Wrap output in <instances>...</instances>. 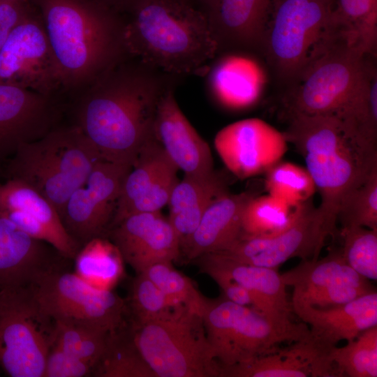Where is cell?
<instances>
[{
    "label": "cell",
    "mask_w": 377,
    "mask_h": 377,
    "mask_svg": "<svg viewBox=\"0 0 377 377\" xmlns=\"http://www.w3.org/2000/svg\"><path fill=\"white\" fill-rule=\"evenodd\" d=\"M202 318L221 370L276 352L281 343L297 341L309 334L304 323L266 315L223 295L207 299Z\"/></svg>",
    "instance_id": "8992f818"
},
{
    "label": "cell",
    "mask_w": 377,
    "mask_h": 377,
    "mask_svg": "<svg viewBox=\"0 0 377 377\" xmlns=\"http://www.w3.org/2000/svg\"><path fill=\"white\" fill-rule=\"evenodd\" d=\"M126 304L130 320L138 326L166 319L186 310L175 305L144 273L136 274L133 279Z\"/></svg>",
    "instance_id": "d590c367"
},
{
    "label": "cell",
    "mask_w": 377,
    "mask_h": 377,
    "mask_svg": "<svg viewBox=\"0 0 377 377\" xmlns=\"http://www.w3.org/2000/svg\"><path fill=\"white\" fill-rule=\"evenodd\" d=\"M125 17L131 55L165 73L204 76L217 54L205 15L185 0H143Z\"/></svg>",
    "instance_id": "3957f363"
},
{
    "label": "cell",
    "mask_w": 377,
    "mask_h": 377,
    "mask_svg": "<svg viewBox=\"0 0 377 377\" xmlns=\"http://www.w3.org/2000/svg\"><path fill=\"white\" fill-rule=\"evenodd\" d=\"M176 87L161 96L154 122V135L164 151L184 175H204L214 171L212 151L179 108Z\"/></svg>",
    "instance_id": "ffe728a7"
},
{
    "label": "cell",
    "mask_w": 377,
    "mask_h": 377,
    "mask_svg": "<svg viewBox=\"0 0 377 377\" xmlns=\"http://www.w3.org/2000/svg\"><path fill=\"white\" fill-rule=\"evenodd\" d=\"M55 321L30 286L0 290V367L11 377H43Z\"/></svg>",
    "instance_id": "30bf717a"
},
{
    "label": "cell",
    "mask_w": 377,
    "mask_h": 377,
    "mask_svg": "<svg viewBox=\"0 0 377 377\" xmlns=\"http://www.w3.org/2000/svg\"><path fill=\"white\" fill-rule=\"evenodd\" d=\"M330 357L339 377H376L377 325L342 347H333Z\"/></svg>",
    "instance_id": "e575fe53"
},
{
    "label": "cell",
    "mask_w": 377,
    "mask_h": 377,
    "mask_svg": "<svg viewBox=\"0 0 377 377\" xmlns=\"http://www.w3.org/2000/svg\"><path fill=\"white\" fill-rule=\"evenodd\" d=\"M335 0H273L262 52L276 80L293 86L331 35Z\"/></svg>",
    "instance_id": "52a82bcc"
},
{
    "label": "cell",
    "mask_w": 377,
    "mask_h": 377,
    "mask_svg": "<svg viewBox=\"0 0 377 377\" xmlns=\"http://www.w3.org/2000/svg\"><path fill=\"white\" fill-rule=\"evenodd\" d=\"M281 274L286 287L293 288L292 310L329 308L376 290L368 279L348 265L341 249L320 259L302 260Z\"/></svg>",
    "instance_id": "4fadbf2b"
},
{
    "label": "cell",
    "mask_w": 377,
    "mask_h": 377,
    "mask_svg": "<svg viewBox=\"0 0 377 377\" xmlns=\"http://www.w3.org/2000/svg\"><path fill=\"white\" fill-rule=\"evenodd\" d=\"M131 167L98 161L84 185L68 198L60 218L69 235L82 246L105 237L112 221L123 180Z\"/></svg>",
    "instance_id": "5bb4252c"
},
{
    "label": "cell",
    "mask_w": 377,
    "mask_h": 377,
    "mask_svg": "<svg viewBox=\"0 0 377 377\" xmlns=\"http://www.w3.org/2000/svg\"><path fill=\"white\" fill-rule=\"evenodd\" d=\"M254 194L229 191L218 196L208 206L197 228L180 246V256L187 261L223 251L236 241L241 233L243 209Z\"/></svg>",
    "instance_id": "d4e9b609"
},
{
    "label": "cell",
    "mask_w": 377,
    "mask_h": 377,
    "mask_svg": "<svg viewBox=\"0 0 377 377\" xmlns=\"http://www.w3.org/2000/svg\"><path fill=\"white\" fill-rule=\"evenodd\" d=\"M332 116L358 145L377 151V71L373 62L369 61L360 84Z\"/></svg>",
    "instance_id": "83f0119b"
},
{
    "label": "cell",
    "mask_w": 377,
    "mask_h": 377,
    "mask_svg": "<svg viewBox=\"0 0 377 377\" xmlns=\"http://www.w3.org/2000/svg\"><path fill=\"white\" fill-rule=\"evenodd\" d=\"M195 8L200 10L203 13L209 0H185ZM205 14V13H204Z\"/></svg>",
    "instance_id": "f6af8a7d"
},
{
    "label": "cell",
    "mask_w": 377,
    "mask_h": 377,
    "mask_svg": "<svg viewBox=\"0 0 377 377\" xmlns=\"http://www.w3.org/2000/svg\"><path fill=\"white\" fill-rule=\"evenodd\" d=\"M273 0H209L204 13L217 54L261 50Z\"/></svg>",
    "instance_id": "d6986e66"
},
{
    "label": "cell",
    "mask_w": 377,
    "mask_h": 377,
    "mask_svg": "<svg viewBox=\"0 0 377 377\" xmlns=\"http://www.w3.org/2000/svg\"><path fill=\"white\" fill-rule=\"evenodd\" d=\"M121 15H127L143 0H94Z\"/></svg>",
    "instance_id": "ee69618b"
},
{
    "label": "cell",
    "mask_w": 377,
    "mask_h": 377,
    "mask_svg": "<svg viewBox=\"0 0 377 377\" xmlns=\"http://www.w3.org/2000/svg\"><path fill=\"white\" fill-rule=\"evenodd\" d=\"M101 160L75 126L55 127L40 138L18 147L8 165L9 179L36 190L59 216L72 193L84 185Z\"/></svg>",
    "instance_id": "5b68a950"
},
{
    "label": "cell",
    "mask_w": 377,
    "mask_h": 377,
    "mask_svg": "<svg viewBox=\"0 0 377 377\" xmlns=\"http://www.w3.org/2000/svg\"><path fill=\"white\" fill-rule=\"evenodd\" d=\"M64 263L29 285L43 311L54 321L96 326L111 332L128 315L126 302L112 290L92 287Z\"/></svg>",
    "instance_id": "8fae6325"
},
{
    "label": "cell",
    "mask_w": 377,
    "mask_h": 377,
    "mask_svg": "<svg viewBox=\"0 0 377 377\" xmlns=\"http://www.w3.org/2000/svg\"><path fill=\"white\" fill-rule=\"evenodd\" d=\"M172 164L174 163L154 136L144 146L123 180L110 228L124 218L129 207L149 191Z\"/></svg>",
    "instance_id": "d6a6232c"
},
{
    "label": "cell",
    "mask_w": 377,
    "mask_h": 377,
    "mask_svg": "<svg viewBox=\"0 0 377 377\" xmlns=\"http://www.w3.org/2000/svg\"><path fill=\"white\" fill-rule=\"evenodd\" d=\"M92 376L156 377L134 340L130 320L126 319L119 327L110 332Z\"/></svg>",
    "instance_id": "f546056e"
},
{
    "label": "cell",
    "mask_w": 377,
    "mask_h": 377,
    "mask_svg": "<svg viewBox=\"0 0 377 377\" xmlns=\"http://www.w3.org/2000/svg\"><path fill=\"white\" fill-rule=\"evenodd\" d=\"M268 194L294 205L311 200L316 191L306 168L289 162H278L265 172Z\"/></svg>",
    "instance_id": "f35d334b"
},
{
    "label": "cell",
    "mask_w": 377,
    "mask_h": 377,
    "mask_svg": "<svg viewBox=\"0 0 377 377\" xmlns=\"http://www.w3.org/2000/svg\"><path fill=\"white\" fill-rule=\"evenodd\" d=\"M193 262L202 273H221L281 312L293 313L286 286L278 269L244 263L219 253L202 255Z\"/></svg>",
    "instance_id": "4316f807"
},
{
    "label": "cell",
    "mask_w": 377,
    "mask_h": 377,
    "mask_svg": "<svg viewBox=\"0 0 377 377\" xmlns=\"http://www.w3.org/2000/svg\"><path fill=\"white\" fill-rule=\"evenodd\" d=\"M331 349L309 333L285 348L223 367L220 377H339L330 357Z\"/></svg>",
    "instance_id": "7402d4cb"
},
{
    "label": "cell",
    "mask_w": 377,
    "mask_h": 377,
    "mask_svg": "<svg viewBox=\"0 0 377 377\" xmlns=\"http://www.w3.org/2000/svg\"><path fill=\"white\" fill-rule=\"evenodd\" d=\"M211 98L232 111L251 108L260 100L266 82L261 64L252 53L230 51L219 53L204 75Z\"/></svg>",
    "instance_id": "44dd1931"
},
{
    "label": "cell",
    "mask_w": 377,
    "mask_h": 377,
    "mask_svg": "<svg viewBox=\"0 0 377 377\" xmlns=\"http://www.w3.org/2000/svg\"><path fill=\"white\" fill-rule=\"evenodd\" d=\"M40 13L64 97L73 98L131 55L126 17L94 0H30Z\"/></svg>",
    "instance_id": "7a4b0ae2"
},
{
    "label": "cell",
    "mask_w": 377,
    "mask_h": 377,
    "mask_svg": "<svg viewBox=\"0 0 377 377\" xmlns=\"http://www.w3.org/2000/svg\"><path fill=\"white\" fill-rule=\"evenodd\" d=\"M61 99L0 84V158L14 154L22 144L38 140L55 128Z\"/></svg>",
    "instance_id": "e0dca14e"
},
{
    "label": "cell",
    "mask_w": 377,
    "mask_h": 377,
    "mask_svg": "<svg viewBox=\"0 0 377 377\" xmlns=\"http://www.w3.org/2000/svg\"><path fill=\"white\" fill-rule=\"evenodd\" d=\"M370 57L330 36L290 87L285 103L288 118L334 114L360 84Z\"/></svg>",
    "instance_id": "9c48e42d"
},
{
    "label": "cell",
    "mask_w": 377,
    "mask_h": 377,
    "mask_svg": "<svg viewBox=\"0 0 377 377\" xmlns=\"http://www.w3.org/2000/svg\"><path fill=\"white\" fill-rule=\"evenodd\" d=\"M132 325L134 340L156 377H220L221 366L202 316L185 310L166 319Z\"/></svg>",
    "instance_id": "ba28073f"
},
{
    "label": "cell",
    "mask_w": 377,
    "mask_h": 377,
    "mask_svg": "<svg viewBox=\"0 0 377 377\" xmlns=\"http://www.w3.org/2000/svg\"><path fill=\"white\" fill-rule=\"evenodd\" d=\"M182 79L130 56L71 98L73 125L101 160L131 167L154 136L161 96Z\"/></svg>",
    "instance_id": "6da1fadb"
},
{
    "label": "cell",
    "mask_w": 377,
    "mask_h": 377,
    "mask_svg": "<svg viewBox=\"0 0 377 377\" xmlns=\"http://www.w3.org/2000/svg\"><path fill=\"white\" fill-rule=\"evenodd\" d=\"M0 84L65 98L40 13L34 4L0 50Z\"/></svg>",
    "instance_id": "7c38bea8"
},
{
    "label": "cell",
    "mask_w": 377,
    "mask_h": 377,
    "mask_svg": "<svg viewBox=\"0 0 377 377\" xmlns=\"http://www.w3.org/2000/svg\"><path fill=\"white\" fill-rule=\"evenodd\" d=\"M109 333L93 325L55 321L53 344L89 362L94 368L105 349Z\"/></svg>",
    "instance_id": "74e56055"
},
{
    "label": "cell",
    "mask_w": 377,
    "mask_h": 377,
    "mask_svg": "<svg viewBox=\"0 0 377 377\" xmlns=\"http://www.w3.org/2000/svg\"><path fill=\"white\" fill-rule=\"evenodd\" d=\"M105 237L117 246L124 263L136 274L180 256L179 239L161 211L129 215L110 228Z\"/></svg>",
    "instance_id": "ac0fdd59"
},
{
    "label": "cell",
    "mask_w": 377,
    "mask_h": 377,
    "mask_svg": "<svg viewBox=\"0 0 377 377\" xmlns=\"http://www.w3.org/2000/svg\"><path fill=\"white\" fill-rule=\"evenodd\" d=\"M146 274L176 306L202 316L207 302L192 280L176 269L172 262H160L141 272Z\"/></svg>",
    "instance_id": "8d00e7d4"
},
{
    "label": "cell",
    "mask_w": 377,
    "mask_h": 377,
    "mask_svg": "<svg viewBox=\"0 0 377 377\" xmlns=\"http://www.w3.org/2000/svg\"><path fill=\"white\" fill-rule=\"evenodd\" d=\"M325 238L317 207L308 200L288 229L270 237H239L226 249L215 252L256 266L278 267L293 258L317 259Z\"/></svg>",
    "instance_id": "9a60e30c"
},
{
    "label": "cell",
    "mask_w": 377,
    "mask_h": 377,
    "mask_svg": "<svg viewBox=\"0 0 377 377\" xmlns=\"http://www.w3.org/2000/svg\"><path fill=\"white\" fill-rule=\"evenodd\" d=\"M225 177L215 170L204 175H184L175 186L168 205V220L181 246L197 228L210 203L228 192Z\"/></svg>",
    "instance_id": "484cf974"
},
{
    "label": "cell",
    "mask_w": 377,
    "mask_h": 377,
    "mask_svg": "<svg viewBox=\"0 0 377 377\" xmlns=\"http://www.w3.org/2000/svg\"><path fill=\"white\" fill-rule=\"evenodd\" d=\"M331 34L374 57L377 45V0H335Z\"/></svg>",
    "instance_id": "f1b7e54d"
},
{
    "label": "cell",
    "mask_w": 377,
    "mask_h": 377,
    "mask_svg": "<svg viewBox=\"0 0 377 377\" xmlns=\"http://www.w3.org/2000/svg\"><path fill=\"white\" fill-rule=\"evenodd\" d=\"M342 255L356 272L369 280L377 279V230L360 226L342 228Z\"/></svg>",
    "instance_id": "60d3db41"
},
{
    "label": "cell",
    "mask_w": 377,
    "mask_h": 377,
    "mask_svg": "<svg viewBox=\"0 0 377 377\" xmlns=\"http://www.w3.org/2000/svg\"><path fill=\"white\" fill-rule=\"evenodd\" d=\"M341 227L377 230V167L343 198L338 212Z\"/></svg>",
    "instance_id": "ab89813d"
},
{
    "label": "cell",
    "mask_w": 377,
    "mask_h": 377,
    "mask_svg": "<svg viewBox=\"0 0 377 377\" xmlns=\"http://www.w3.org/2000/svg\"><path fill=\"white\" fill-rule=\"evenodd\" d=\"M94 367L53 344L46 357L43 377L92 376Z\"/></svg>",
    "instance_id": "b9f144b4"
},
{
    "label": "cell",
    "mask_w": 377,
    "mask_h": 377,
    "mask_svg": "<svg viewBox=\"0 0 377 377\" xmlns=\"http://www.w3.org/2000/svg\"><path fill=\"white\" fill-rule=\"evenodd\" d=\"M33 8L30 0H0V50Z\"/></svg>",
    "instance_id": "7bdbcfd3"
},
{
    "label": "cell",
    "mask_w": 377,
    "mask_h": 377,
    "mask_svg": "<svg viewBox=\"0 0 377 377\" xmlns=\"http://www.w3.org/2000/svg\"><path fill=\"white\" fill-rule=\"evenodd\" d=\"M288 143L283 133L258 118L230 124L218 131L214 140L223 164L242 179L265 173L281 160Z\"/></svg>",
    "instance_id": "2e32d148"
},
{
    "label": "cell",
    "mask_w": 377,
    "mask_h": 377,
    "mask_svg": "<svg viewBox=\"0 0 377 377\" xmlns=\"http://www.w3.org/2000/svg\"><path fill=\"white\" fill-rule=\"evenodd\" d=\"M306 202L294 205L269 194L253 195L242 211L239 237H270L283 232L297 221Z\"/></svg>",
    "instance_id": "836d02e7"
},
{
    "label": "cell",
    "mask_w": 377,
    "mask_h": 377,
    "mask_svg": "<svg viewBox=\"0 0 377 377\" xmlns=\"http://www.w3.org/2000/svg\"><path fill=\"white\" fill-rule=\"evenodd\" d=\"M17 210L38 219L67 247L73 259L80 246L67 232L58 212L44 196L27 183L17 179L0 185V212Z\"/></svg>",
    "instance_id": "4dcf8cb0"
},
{
    "label": "cell",
    "mask_w": 377,
    "mask_h": 377,
    "mask_svg": "<svg viewBox=\"0 0 377 377\" xmlns=\"http://www.w3.org/2000/svg\"><path fill=\"white\" fill-rule=\"evenodd\" d=\"M74 260V272L101 290H113L124 274L122 256L108 237H98L83 244Z\"/></svg>",
    "instance_id": "1f68e13d"
},
{
    "label": "cell",
    "mask_w": 377,
    "mask_h": 377,
    "mask_svg": "<svg viewBox=\"0 0 377 377\" xmlns=\"http://www.w3.org/2000/svg\"><path fill=\"white\" fill-rule=\"evenodd\" d=\"M283 133L302 156L320 196L317 207L327 239L337 230L339 207L347 194L377 167V151L365 149L332 115H295Z\"/></svg>",
    "instance_id": "277c9868"
},
{
    "label": "cell",
    "mask_w": 377,
    "mask_h": 377,
    "mask_svg": "<svg viewBox=\"0 0 377 377\" xmlns=\"http://www.w3.org/2000/svg\"><path fill=\"white\" fill-rule=\"evenodd\" d=\"M48 245L0 215V290L31 285L67 259Z\"/></svg>",
    "instance_id": "603a6c76"
},
{
    "label": "cell",
    "mask_w": 377,
    "mask_h": 377,
    "mask_svg": "<svg viewBox=\"0 0 377 377\" xmlns=\"http://www.w3.org/2000/svg\"><path fill=\"white\" fill-rule=\"evenodd\" d=\"M293 313L307 325L313 338L332 348L341 341H352L377 325V292L329 308L306 306L295 309Z\"/></svg>",
    "instance_id": "cb8c5ba5"
}]
</instances>
